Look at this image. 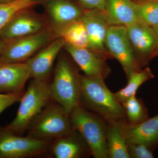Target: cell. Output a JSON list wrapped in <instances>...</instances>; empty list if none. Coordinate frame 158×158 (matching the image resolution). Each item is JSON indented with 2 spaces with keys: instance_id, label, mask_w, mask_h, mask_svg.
I'll return each instance as SVG.
<instances>
[{
  "instance_id": "obj_19",
  "label": "cell",
  "mask_w": 158,
  "mask_h": 158,
  "mask_svg": "<svg viewBox=\"0 0 158 158\" xmlns=\"http://www.w3.org/2000/svg\"><path fill=\"white\" fill-rule=\"evenodd\" d=\"M120 123H107L106 137L110 158H130Z\"/></svg>"
},
{
  "instance_id": "obj_31",
  "label": "cell",
  "mask_w": 158,
  "mask_h": 158,
  "mask_svg": "<svg viewBox=\"0 0 158 158\" xmlns=\"http://www.w3.org/2000/svg\"><path fill=\"white\" fill-rule=\"evenodd\" d=\"M31 1H40V0H31Z\"/></svg>"
},
{
  "instance_id": "obj_3",
  "label": "cell",
  "mask_w": 158,
  "mask_h": 158,
  "mask_svg": "<svg viewBox=\"0 0 158 158\" xmlns=\"http://www.w3.org/2000/svg\"><path fill=\"white\" fill-rule=\"evenodd\" d=\"M52 99L70 114L80 105L81 75L70 60L64 55L59 57L50 84Z\"/></svg>"
},
{
  "instance_id": "obj_5",
  "label": "cell",
  "mask_w": 158,
  "mask_h": 158,
  "mask_svg": "<svg viewBox=\"0 0 158 158\" xmlns=\"http://www.w3.org/2000/svg\"><path fill=\"white\" fill-rule=\"evenodd\" d=\"M50 83L48 81L32 79L21 99L15 118L6 127L10 132L21 135L27 132L33 118L50 101Z\"/></svg>"
},
{
  "instance_id": "obj_13",
  "label": "cell",
  "mask_w": 158,
  "mask_h": 158,
  "mask_svg": "<svg viewBox=\"0 0 158 158\" xmlns=\"http://www.w3.org/2000/svg\"><path fill=\"white\" fill-rule=\"evenodd\" d=\"M80 19L85 23L89 38L88 49L111 57L105 46L110 25L99 9H85Z\"/></svg>"
},
{
  "instance_id": "obj_10",
  "label": "cell",
  "mask_w": 158,
  "mask_h": 158,
  "mask_svg": "<svg viewBox=\"0 0 158 158\" xmlns=\"http://www.w3.org/2000/svg\"><path fill=\"white\" fill-rule=\"evenodd\" d=\"M126 27L135 59L142 69L157 56L156 35L152 27L139 21Z\"/></svg>"
},
{
  "instance_id": "obj_29",
  "label": "cell",
  "mask_w": 158,
  "mask_h": 158,
  "mask_svg": "<svg viewBox=\"0 0 158 158\" xmlns=\"http://www.w3.org/2000/svg\"><path fill=\"white\" fill-rule=\"evenodd\" d=\"M154 30L155 32L157 38L158 40V50H157V56H158V25L155 26V27H152Z\"/></svg>"
},
{
  "instance_id": "obj_7",
  "label": "cell",
  "mask_w": 158,
  "mask_h": 158,
  "mask_svg": "<svg viewBox=\"0 0 158 158\" xmlns=\"http://www.w3.org/2000/svg\"><path fill=\"white\" fill-rule=\"evenodd\" d=\"M52 142L15 135L0 127V158H25L48 152Z\"/></svg>"
},
{
  "instance_id": "obj_17",
  "label": "cell",
  "mask_w": 158,
  "mask_h": 158,
  "mask_svg": "<svg viewBox=\"0 0 158 158\" xmlns=\"http://www.w3.org/2000/svg\"><path fill=\"white\" fill-rule=\"evenodd\" d=\"M31 78L26 62L0 64V93L24 92L26 82Z\"/></svg>"
},
{
  "instance_id": "obj_16",
  "label": "cell",
  "mask_w": 158,
  "mask_h": 158,
  "mask_svg": "<svg viewBox=\"0 0 158 158\" xmlns=\"http://www.w3.org/2000/svg\"><path fill=\"white\" fill-rule=\"evenodd\" d=\"M48 152L56 158H82L92 156L88 144L75 130L53 141Z\"/></svg>"
},
{
  "instance_id": "obj_25",
  "label": "cell",
  "mask_w": 158,
  "mask_h": 158,
  "mask_svg": "<svg viewBox=\"0 0 158 158\" xmlns=\"http://www.w3.org/2000/svg\"><path fill=\"white\" fill-rule=\"evenodd\" d=\"M128 152L130 158H153L154 149L144 144H127Z\"/></svg>"
},
{
  "instance_id": "obj_23",
  "label": "cell",
  "mask_w": 158,
  "mask_h": 158,
  "mask_svg": "<svg viewBox=\"0 0 158 158\" xmlns=\"http://www.w3.org/2000/svg\"><path fill=\"white\" fill-rule=\"evenodd\" d=\"M134 3L138 21L152 27L158 25V0H144Z\"/></svg>"
},
{
  "instance_id": "obj_26",
  "label": "cell",
  "mask_w": 158,
  "mask_h": 158,
  "mask_svg": "<svg viewBox=\"0 0 158 158\" xmlns=\"http://www.w3.org/2000/svg\"><path fill=\"white\" fill-rule=\"evenodd\" d=\"M24 92L15 93H0V114L7 108L20 102Z\"/></svg>"
},
{
  "instance_id": "obj_12",
  "label": "cell",
  "mask_w": 158,
  "mask_h": 158,
  "mask_svg": "<svg viewBox=\"0 0 158 158\" xmlns=\"http://www.w3.org/2000/svg\"><path fill=\"white\" fill-rule=\"evenodd\" d=\"M63 48L67 51L86 76L105 80L110 75L111 69L106 61L112 58L110 56L87 48L73 47L65 44Z\"/></svg>"
},
{
  "instance_id": "obj_1",
  "label": "cell",
  "mask_w": 158,
  "mask_h": 158,
  "mask_svg": "<svg viewBox=\"0 0 158 158\" xmlns=\"http://www.w3.org/2000/svg\"><path fill=\"white\" fill-rule=\"evenodd\" d=\"M80 104L97 114L107 123L127 122L123 107L104 80L81 75Z\"/></svg>"
},
{
  "instance_id": "obj_2",
  "label": "cell",
  "mask_w": 158,
  "mask_h": 158,
  "mask_svg": "<svg viewBox=\"0 0 158 158\" xmlns=\"http://www.w3.org/2000/svg\"><path fill=\"white\" fill-rule=\"evenodd\" d=\"M74 130L70 114L52 99L29 124L26 136L39 141L52 142Z\"/></svg>"
},
{
  "instance_id": "obj_18",
  "label": "cell",
  "mask_w": 158,
  "mask_h": 158,
  "mask_svg": "<svg viewBox=\"0 0 158 158\" xmlns=\"http://www.w3.org/2000/svg\"><path fill=\"white\" fill-rule=\"evenodd\" d=\"M102 11L110 26L127 27L138 21L132 0H106Z\"/></svg>"
},
{
  "instance_id": "obj_4",
  "label": "cell",
  "mask_w": 158,
  "mask_h": 158,
  "mask_svg": "<svg viewBox=\"0 0 158 158\" xmlns=\"http://www.w3.org/2000/svg\"><path fill=\"white\" fill-rule=\"evenodd\" d=\"M73 129L81 135L95 158H109L107 144V122L80 104L70 114Z\"/></svg>"
},
{
  "instance_id": "obj_32",
  "label": "cell",
  "mask_w": 158,
  "mask_h": 158,
  "mask_svg": "<svg viewBox=\"0 0 158 158\" xmlns=\"http://www.w3.org/2000/svg\"><path fill=\"white\" fill-rule=\"evenodd\" d=\"M144 1V0H140V1H139V2H141V1Z\"/></svg>"
},
{
  "instance_id": "obj_8",
  "label": "cell",
  "mask_w": 158,
  "mask_h": 158,
  "mask_svg": "<svg viewBox=\"0 0 158 158\" xmlns=\"http://www.w3.org/2000/svg\"><path fill=\"white\" fill-rule=\"evenodd\" d=\"M34 7L20 10L0 31V37L4 42L50 29L46 16L37 13Z\"/></svg>"
},
{
  "instance_id": "obj_27",
  "label": "cell",
  "mask_w": 158,
  "mask_h": 158,
  "mask_svg": "<svg viewBox=\"0 0 158 158\" xmlns=\"http://www.w3.org/2000/svg\"><path fill=\"white\" fill-rule=\"evenodd\" d=\"M79 3L85 9H104L106 0H78Z\"/></svg>"
},
{
  "instance_id": "obj_20",
  "label": "cell",
  "mask_w": 158,
  "mask_h": 158,
  "mask_svg": "<svg viewBox=\"0 0 158 158\" xmlns=\"http://www.w3.org/2000/svg\"><path fill=\"white\" fill-rule=\"evenodd\" d=\"M61 38L65 44L77 48H88L89 38L85 23L81 19L65 26L59 32L57 38Z\"/></svg>"
},
{
  "instance_id": "obj_9",
  "label": "cell",
  "mask_w": 158,
  "mask_h": 158,
  "mask_svg": "<svg viewBox=\"0 0 158 158\" xmlns=\"http://www.w3.org/2000/svg\"><path fill=\"white\" fill-rule=\"evenodd\" d=\"M105 46L112 58L116 59L121 64L127 79L132 74L142 69L135 59L125 26H110Z\"/></svg>"
},
{
  "instance_id": "obj_21",
  "label": "cell",
  "mask_w": 158,
  "mask_h": 158,
  "mask_svg": "<svg viewBox=\"0 0 158 158\" xmlns=\"http://www.w3.org/2000/svg\"><path fill=\"white\" fill-rule=\"evenodd\" d=\"M154 75L149 67L141 69L132 74L127 79V85L125 88L114 93L116 98L121 103L134 96L139 87L145 82L153 78Z\"/></svg>"
},
{
  "instance_id": "obj_14",
  "label": "cell",
  "mask_w": 158,
  "mask_h": 158,
  "mask_svg": "<svg viewBox=\"0 0 158 158\" xmlns=\"http://www.w3.org/2000/svg\"><path fill=\"white\" fill-rule=\"evenodd\" d=\"M64 44L62 38H56L26 61L30 69L31 78L48 81L54 62Z\"/></svg>"
},
{
  "instance_id": "obj_24",
  "label": "cell",
  "mask_w": 158,
  "mask_h": 158,
  "mask_svg": "<svg viewBox=\"0 0 158 158\" xmlns=\"http://www.w3.org/2000/svg\"><path fill=\"white\" fill-rule=\"evenodd\" d=\"M40 3L41 1L31 0H15L9 3H0V31L20 10L34 7Z\"/></svg>"
},
{
  "instance_id": "obj_11",
  "label": "cell",
  "mask_w": 158,
  "mask_h": 158,
  "mask_svg": "<svg viewBox=\"0 0 158 158\" xmlns=\"http://www.w3.org/2000/svg\"><path fill=\"white\" fill-rule=\"evenodd\" d=\"M50 29L57 38L62 29L70 23L79 19L85 9L70 0H41Z\"/></svg>"
},
{
  "instance_id": "obj_28",
  "label": "cell",
  "mask_w": 158,
  "mask_h": 158,
  "mask_svg": "<svg viewBox=\"0 0 158 158\" xmlns=\"http://www.w3.org/2000/svg\"><path fill=\"white\" fill-rule=\"evenodd\" d=\"M4 45H5V42L3 41L2 39L0 37V55L2 53V52L4 48Z\"/></svg>"
},
{
  "instance_id": "obj_15",
  "label": "cell",
  "mask_w": 158,
  "mask_h": 158,
  "mask_svg": "<svg viewBox=\"0 0 158 158\" xmlns=\"http://www.w3.org/2000/svg\"><path fill=\"white\" fill-rule=\"evenodd\" d=\"M120 125L127 144H144L154 149L158 146V114L138 124L126 121Z\"/></svg>"
},
{
  "instance_id": "obj_22",
  "label": "cell",
  "mask_w": 158,
  "mask_h": 158,
  "mask_svg": "<svg viewBox=\"0 0 158 158\" xmlns=\"http://www.w3.org/2000/svg\"><path fill=\"white\" fill-rule=\"evenodd\" d=\"M127 119L130 124H135L142 122L149 118L148 111L141 99L135 96L121 103Z\"/></svg>"
},
{
  "instance_id": "obj_6",
  "label": "cell",
  "mask_w": 158,
  "mask_h": 158,
  "mask_svg": "<svg viewBox=\"0 0 158 158\" xmlns=\"http://www.w3.org/2000/svg\"><path fill=\"white\" fill-rule=\"evenodd\" d=\"M56 39L55 34L48 29L4 42L5 45L0 55V64L26 62Z\"/></svg>"
},
{
  "instance_id": "obj_30",
  "label": "cell",
  "mask_w": 158,
  "mask_h": 158,
  "mask_svg": "<svg viewBox=\"0 0 158 158\" xmlns=\"http://www.w3.org/2000/svg\"><path fill=\"white\" fill-rule=\"evenodd\" d=\"M15 0H0V3H7L13 2Z\"/></svg>"
}]
</instances>
